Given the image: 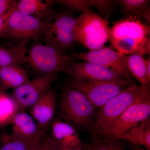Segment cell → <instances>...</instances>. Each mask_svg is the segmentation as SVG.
Segmentation results:
<instances>
[{"label":"cell","mask_w":150,"mask_h":150,"mask_svg":"<svg viewBox=\"0 0 150 150\" xmlns=\"http://www.w3.org/2000/svg\"><path fill=\"white\" fill-rule=\"evenodd\" d=\"M150 25L135 16L123 17L110 27L111 47L122 56L150 53Z\"/></svg>","instance_id":"obj_1"},{"label":"cell","mask_w":150,"mask_h":150,"mask_svg":"<svg viewBox=\"0 0 150 150\" xmlns=\"http://www.w3.org/2000/svg\"><path fill=\"white\" fill-rule=\"evenodd\" d=\"M150 96V85L133 83L100 108L93 126L92 136H100L132 105Z\"/></svg>","instance_id":"obj_2"},{"label":"cell","mask_w":150,"mask_h":150,"mask_svg":"<svg viewBox=\"0 0 150 150\" xmlns=\"http://www.w3.org/2000/svg\"><path fill=\"white\" fill-rule=\"evenodd\" d=\"M98 110L83 94L68 85L65 86L61 96L60 112L67 123L81 130H89Z\"/></svg>","instance_id":"obj_3"},{"label":"cell","mask_w":150,"mask_h":150,"mask_svg":"<svg viewBox=\"0 0 150 150\" xmlns=\"http://www.w3.org/2000/svg\"><path fill=\"white\" fill-rule=\"evenodd\" d=\"M76 53L68 54L38 42L27 51L26 67L38 77L61 72L66 74L70 65L76 61Z\"/></svg>","instance_id":"obj_4"},{"label":"cell","mask_w":150,"mask_h":150,"mask_svg":"<svg viewBox=\"0 0 150 150\" xmlns=\"http://www.w3.org/2000/svg\"><path fill=\"white\" fill-rule=\"evenodd\" d=\"M110 30L108 19L90 9L83 11L77 17L73 34L75 43L94 50L104 46L109 40Z\"/></svg>","instance_id":"obj_5"},{"label":"cell","mask_w":150,"mask_h":150,"mask_svg":"<svg viewBox=\"0 0 150 150\" xmlns=\"http://www.w3.org/2000/svg\"><path fill=\"white\" fill-rule=\"evenodd\" d=\"M48 24L47 20L38 19L14 10L0 38L12 40L13 44L23 46L29 40L38 43L43 39Z\"/></svg>","instance_id":"obj_6"},{"label":"cell","mask_w":150,"mask_h":150,"mask_svg":"<svg viewBox=\"0 0 150 150\" xmlns=\"http://www.w3.org/2000/svg\"><path fill=\"white\" fill-rule=\"evenodd\" d=\"M133 82L126 79L99 81L71 79L67 84L84 95L99 109Z\"/></svg>","instance_id":"obj_7"},{"label":"cell","mask_w":150,"mask_h":150,"mask_svg":"<svg viewBox=\"0 0 150 150\" xmlns=\"http://www.w3.org/2000/svg\"><path fill=\"white\" fill-rule=\"evenodd\" d=\"M77 17L69 11L54 12L46 20L48 24L43 33L45 45L66 53L75 44L73 29Z\"/></svg>","instance_id":"obj_8"},{"label":"cell","mask_w":150,"mask_h":150,"mask_svg":"<svg viewBox=\"0 0 150 150\" xmlns=\"http://www.w3.org/2000/svg\"><path fill=\"white\" fill-rule=\"evenodd\" d=\"M150 96L132 105L100 136L103 138L120 140L126 132L150 117Z\"/></svg>","instance_id":"obj_9"},{"label":"cell","mask_w":150,"mask_h":150,"mask_svg":"<svg viewBox=\"0 0 150 150\" xmlns=\"http://www.w3.org/2000/svg\"><path fill=\"white\" fill-rule=\"evenodd\" d=\"M58 74L37 77L29 82L13 90L11 98L19 111H25L51 89Z\"/></svg>","instance_id":"obj_10"},{"label":"cell","mask_w":150,"mask_h":150,"mask_svg":"<svg viewBox=\"0 0 150 150\" xmlns=\"http://www.w3.org/2000/svg\"><path fill=\"white\" fill-rule=\"evenodd\" d=\"M76 58L100 65L115 72L123 78L133 81V77L127 69L123 56L111 47L76 54Z\"/></svg>","instance_id":"obj_11"},{"label":"cell","mask_w":150,"mask_h":150,"mask_svg":"<svg viewBox=\"0 0 150 150\" xmlns=\"http://www.w3.org/2000/svg\"><path fill=\"white\" fill-rule=\"evenodd\" d=\"M66 74L71 79L91 81H111L125 79L112 70L93 62H75L69 67Z\"/></svg>","instance_id":"obj_12"},{"label":"cell","mask_w":150,"mask_h":150,"mask_svg":"<svg viewBox=\"0 0 150 150\" xmlns=\"http://www.w3.org/2000/svg\"><path fill=\"white\" fill-rule=\"evenodd\" d=\"M11 135L15 138L30 142H35L44 137L43 131L35 120L25 111H19L11 123Z\"/></svg>","instance_id":"obj_13"},{"label":"cell","mask_w":150,"mask_h":150,"mask_svg":"<svg viewBox=\"0 0 150 150\" xmlns=\"http://www.w3.org/2000/svg\"><path fill=\"white\" fill-rule=\"evenodd\" d=\"M56 97V91L51 89L28 110L30 115L44 133L54 117Z\"/></svg>","instance_id":"obj_14"},{"label":"cell","mask_w":150,"mask_h":150,"mask_svg":"<svg viewBox=\"0 0 150 150\" xmlns=\"http://www.w3.org/2000/svg\"><path fill=\"white\" fill-rule=\"evenodd\" d=\"M56 3L54 0H20L15 10L38 19L46 20L55 12L53 7Z\"/></svg>","instance_id":"obj_15"},{"label":"cell","mask_w":150,"mask_h":150,"mask_svg":"<svg viewBox=\"0 0 150 150\" xmlns=\"http://www.w3.org/2000/svg\"><path fill=\"white\" fill-rule=\"evenodd\" d=\"M30 81L27 71L19 64L8 65L0 69V85L3 91L15 89Z\"/></svg>","instance_id":"obj_16"},{"label":"cell","mask_w":150,"mask_h":150,"mask_svg":"<svg viewBox=\"0 0 150 150\" xmlns=\"http://www.w3.org/2000/svg\"><path fill=\"white\" fill-rule=\"evenodd\" d=\"M51 136L55 142L68 149L82 144L77 131L72 125L59 120L52 124Z\"/></svg>","instance_id":"obj_17"},{"label":"cell","mask_w":150,"mask_h":150,"mask_svg":"<svg viewBox=\"0 0 150 150\" xmlns=\"http://www.w3.org/2000/svg\"><path fill=\"white\" fill-rule=\"evenodd\" d=\"M127 69L133 78L142 86H149L150 77L148 75L147 59L138 54L123 56Z\"/></svg>","instance_id":"obj_18"},{"label":"cell","mask_w":150,"mask_h":150,"mask_svg":"<svg viewBox=\"0 0 150 150\" xmlns=\"http://www.w3.org/2000/svg\"><path fill=\"white\" fill-rule=\"evenodd\" d=\"M117 6L120 7V11L123 17L135 16L144 18L150 23L149 0H117Z\"/></svg>","instance_id":"obj_19"},{"label":"cell","mask_w":150,"mask_h":150,"mask_svg":"<svg viewBox=\"0 0 150 150\" xmlns=\"http://www.w3.org/2000/svg\"><path fill=\"white\" fill-rule=\"evenodd\" d=\"M150 150V118L149 117L131 128L120 138Z\"/></svg>","instance_id":"obj_20"},{"label":"cell","mask_w":150,"mask_h":150,"mask_svg":"<svg viewBox=\"0 0 150 150\" xmlns=\"http://www.w3.org/2000/svg\"><path fill=\"white\" fill-rule=\"evenodd\" d=\"M27 51L24 46L13 43L8 47L0 46V69L15 64L26 67Z\"/></svg>","instance_id":"obj_21"},{"label":"cell","mask_w":150,"mask_h":150,"mask_svg":"<svg viewBox=\"0 0 150 150\" xmlns=\"http://www.w3.org/2000/svg\"><path fill=\"white\" fill-rule=\"evenodd\" d=\"M18 110L11 96L0 92V129L10 124Z\"/></svg>","instance_id":"obj_22"},{"label":"cell","mask_w":150,"mask_h":150,"mask_svg":"<svg viewBox=\"0 0 150 150\" xmlns=\"http://www.w3.org/2000/svg\"><path fill=\"white\" fill-rule=\"evenodd\" d=\"M85 146L87 150H126L118 140L96 136Z\"/></svg>","instance_id":"obj_23"},{"label":"cell","mask_w":150,"mask_h":150,"mask_svg":"<svg viewBox=\"0 0 150 150\" xmlns=\"http://www.w3.org/2000/svg\"><path fill=\"white\" fill-rule=\"evenodd\" d=\"M35 142H25L4 133L0 144V150H32Z\"/></svg>","instance_id":"obj_24"},{"label":"cell","mask_w":150,"mask_h":150,"mask_svg":"<svg viewBox=\"0 0 150 150\" xmlns=\"http://www.w3.org/2000/svg\"><path fill=\"white\" fill-rule=\"evenodd\" d=\"M90 2L91 7L96 9L100 16L107 19L117 6L116 1L112 0H90Z\"/></svg>","instance_id":"obj_25"},{"label":"cell","mask_w":150,"mask_h":150,"mask_svg":"<svg viewBox=\"0 0 150 150\" xmlns=\"http://www.w3.org/2000/svg\"><path fill=\"white\" fill-rule=\"evenodd\" d=\"M70 12H82L91 8L90 0H58L56 1Z\"/></svg>","instance_id":"obj_26"},{"label":"cell","mask_w":150,"mask_h":150,"mask_svg":"<svg viewBox=\"0 0 150 150\" xmlns=\"http://www.w3.org/2000/svg\"><path fill=\"white\" fill-rule=\"evenodd\" d=\"M32 150H55V141L51 136L43 137L35 142Z\"/></svg>","instance_id":"obj_27"},{"label":"cell","mask_w":150,"mask_h":150,"mask_svg":"<svg viewBox=\"0 0 150 150\" xmlns=\"http://www.w3.org/2000/svg\"><path fill=\"white\" fill-rule=\"evenodd\" d=\"M16 3L14 0H0V15L15 7Z\"/></svg>","instance_id":"obj_28"},{"label":"cell","mask_w":150,"mask_h":150,"mask_svg":"<svg viewBox=\"0 0 150 150\" xmlns=\"http://www.w3.org/2000/svg\"><path fill=\"white\" fill-rule=\"evenodd\" d=\"M15 8L9 10L7 11L0 15V35L5 28L8 21L9 18L12 13L14 10Z\"/></svg>","instance_id":"obj_29"},{"label":"cell","mask_w":150,"mask_h":150,"mask_svg":"<svg viewBox=\"0 0 150 150\" xmlns=\"http://www.w3.org/2000/svg\"><path fill=\"white\" fill-rule=\"evenodd\" d=\"M128 146L129 150H146L145 148L142 147V146L132 144L128 142Z\"/></svg>","instance_id":"obj_30"},{"label":"cell","mask_w":150,"mask_h":150,"mask_svg":"<svg viewBox=\"0 0 150 150\" xmlns=\"http://www.w3.org/2000/svg\"><path fill=\"white\" fill-rule=\"evenodd\" d=\"M67 149L68 150H87L86 148L85 144H81L77 146L74 147L69 148V149L67 148Z\"/></svg>","instance_id":"obj_31"},{"label":"cell","mask_w":150,"mask_h":150,"mask_svg":"<svg viewBox=\"0 0 150 150\" xmlns=\"http://www.w3.org/2000/svg\"><path fill=\"white\" fill-rule=\"evenodd\" d=\"M55 150H68V149L55 141Z\"/></svg>","instance_id":"obj_32"},{"label":"cell","mask_w":150,"mask_h":150,"mask_svg":"<svg viewBox=\"0 0 150 150\" xmlns=\"http://www.w3.org/2000/svg\"><path fill=\"white\" fill-rule=\"evenodd\" d=\"M4 134V133H2V132H1V131H0V144H1V142L2 140Z\"/></svg>","instance_id":"obj_33"},{"label":"cell","mask_w":150,"mask_h":150,"mask_svg":"<svg viewBox=\"0 0 150 150\" xmlns=\"http://www.w3.org/2000/svg\"><path fill=\"white\" fill-rule=\"evenodd\" d=\"M4 92V91H3L2 88L1 87L0 85V92Z\"/></svg>","instance_id":"obj_34"},{"label":"cell","mask_w":150,"mask_h":150,"mask_svg":"<svg viewBox=\"0 0 150 150\" xmlns=\"http://www.w3.org/2000/svg\"><path fill=\"white\" fill-rule=\"evenodd\" d=\"M1 129H0V131H1Z\"/></svg>","instance_id":"obj_35"}]
</instances>
